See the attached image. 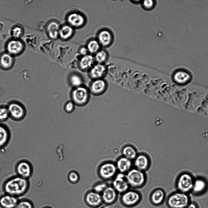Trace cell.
<instances>
[{"instance_id": "6da1fadb", "label": "cell", "mask_w": 208, "mask_h": 208, "mask_svg": "<svg viewBox=\"0 0 208 208\" xmlns=\"http://www.w3.org/2000/svg\"><path fill=\"white\" fill-rule=\"evenodd\" d=\"M30 187L29 179L16 175L7 179L4 182L2 188L4 193L18 198L25 195Z\"/></svg>"}, {"instance_id": "7a4b0ae2", "label": "cell", "mask_w": 208, "mask_h": 208, "mask_svg": "<svg viewBox=\"0 0 208 208\" xmlns=\"http://www.w3.org/2000/svg\"><path fill=\"white\" fill-rule=\"evenodd\" d=\"M125 175L130 188L133 189L142 187L146 182L147 177L144 171L135 168H132Z\"/></svg>"}, {"instance_id": "3957f363", "label": "cell", "mask_w": 208, "mask_h": 208, "mask_svg": "<svg viewBox=\"0 0 208 208\" xmlns=\"http://www.w3.org/2000/svg\"><path fill=\"white\" fill-rule=\"evenodd\" d=\"M191 201L188 194L177 191L168 196L166 204L169 208H186Z\"/></svg>"}, {"instance_id": "277c9868", "label": "cell", "mask_w": 208, "mask_h": 208, "mask_svg": "<svg viewBox=\"0 0 208 208\" xmlns=\"http://www.w3.org/2000/svg\"><path fill=\"white\" fill-rule=\"evenodd\" d=\"M9 118L13 120L19 122L23 120L27 114L25 105L20 101L15 100L9 101L6 105Z\"/></svg>"}, {"instance_id": "5b68a950", "label": "cell", "mask_w": 208, "mask_h": 208, "mask_svg": "<svg viewBox=\"0 0 208 208\" xmlns=\"http://www.w3.org/2000/svg\"><path fill=\"white\" fill-rule=\"evenodd\" d=\"M71 96L74 104L78 106H83L86 104L89 100V90L82 85L74 87L71 91Z\"/></svg>"}, {"instance_id": "8992f818", "label": "cell", "mask_w": 208, "mask_h": 208, "mask_svg": "<svg viewBox=\"0 0 208 208\" xmlns=\"http://www.w3.org/2000/svg\"><path fill=\"white\" fill-rule=\"evenodd\" d=\"M120 201L124 206L131 207L138 205L142 199L141 194L134 189H129L121 195Z\"/></svg>"}, {"instance_id": "52a82bcc", "label": "cell", "mask_w": 208, "mask_h": 208, "mask_svg": "<svg viewBox=\"0 0 208 208\" xmlns=\"http://www.w3.org/2000/svg\"><path fill=\"white\" fill-rule=\"evenodd\" d=\"M115 163L112 161L106 162L100 166L99 174L103 179L108 180L113 179L117 173Z\"/></svg>"}, {"instance_id": "ba28073f", "label": "cell", "mask_w": 208, "mask_h": 208, "mask_svg": "<svg viewBox=\"0 0 208 208\" xmlns=\"http://www.w3.org/2000/svg\"><path fill=\"white\" fill-rule=\"evenodd\" d=\"M194 182L193 178L191 175L186 173L181 174L177 181L178 191L188 194L192 192Z\"/></svg>"}, {"instance_id": "9c48e42d", "label": "cell", "mask_w": 208, "mask_h": 208, "mask_svg": "<svg viewBox=\"0 0 208 208\" xmlns=\"http://www.w3.org/2000/svg\"><path fill=\"white\" fill-rule=\"evenodd\" d=\"M17 175L23 178L29 179L33 173V167L31 163L26 160L19 161L15 167Z\"/></svg>"}, {"instance_id": "30bf717a", "label": "cell", "mask_w": 208, "mask_h": 208, "mask_svg": "<svg viewBox=\"0 0 208 208\" xmlns=\"http://www.w3.org/2000/svg\"><path fill=\"white\" fill-rule=\"evenodd\" d=\"M112 180L111 186L118 194L121 195L130 188L124 174L118 173Z\"/></svg>"}, {"instance_id": "8fae6325", "label": "cell", "mask_w": 208, "mask_h": 208, "mask_svg": "<svg viewBox=\"0 0 208 208\" xmlns=\"http://www.w3.org/2000/svg\"><path fill=\"white\" fill-rule=\"evenodd\" d=\"M5 48L7 52L14 56L21 54L24 49L25 45L21 40L13 38L7 42Z\"/></svg>"}, {"instance_id": "7c38bea8", "label": "cell", "mask_w": 208, "mask_h": 208, "mask_svg": "<svg viewBox=\"0 0 208 208\" xmlns=\"http://www.w3.org/2000/svg\"><path fill=\"white\" fill-rule=\"evenodd\" d=\"M133 162L134 168L144 172L149 169L151 164L150 158L144 153H138Z\"/></svg>"}, {"instance_id": "4fadbf2b", "label": "cell", "mask_w": 208, "mask_h": 208, "mask_svg": "<svg viewBox=\"0 0 208 208\" xmlns=\"http://www.w3.org/2000/svg\"><path fill=\"white\" fill-rule=\"evenodd\" d=\"M68 24L74 28H80L82 26L85 22L84 16L79 12H72L67 16Z\"/></svg>"}, {"instance_id": "5bb4252c", "label": "cell", "mask_w": 208, "mask_h": 208, "mask_svg": "<svg viewBox=\"0 0 208 208\" xmlns=\"http://www.w3.org/2000/svg\"><path fill=\"white\" fill-rule=\"evenodd\" d=\"M118 194L112 186H108L101 194L103 203L107 205L113 204L117 199Z\"/></svg>"}, {"instance_id": "9a60e30c", "label": "cell", "mask_w": 208, "mask_h": 208, "mask_svg": "<svg viewBox=\"0 0 208 208\" xmlns=\"http://www.w3.org/2000/svg\"><path fill=\"white\" fill-rule=\"evenodd\" d=\"M85 200L88 206L92 207H98L103 203L101 194L94 191L86 194Z\"/></svg>"}, {"instance_id": "2e32d148", "label": "cell", "mask_w": 208, "mask_h": 208, "mask_svg": "<svg viewBox=\"0 0 208 208\" xmlns=\"http://www.w3.org/2000/svg\"><path fill=\"white\" fill-rule=\"evenodd\" d=\"M118 173L125 174L132 168V160L123 156L119 157L115 163Z\"/></svg>"}, {"instance_id": "e0dca14e", "label": "cell", "mask_w": 208, "mask_h": 208, "mask_svg": "<svg viewBox=\"0 0 208 208\" xmlns=\"http://www.w3.org/2000/svg\"><path fill=\"white\" fill-rule=\"evenodd\" d=\"M106 88V83L101 79L93 80L90 84L89 90L93 94L99 95L105 92Z\"/></svg>"}, {"instance_id": "ac0fdd59", "label": "cell", "mask_w": 208, "mask_h": 208, "mask_svg": "<svg viewBox=\"0 0 208 208\" xmlns=\"http://www.w3.org/2000/svg\"><path fill=\"white\" fill-rule=\"evenodd\" d=\"M97 40L101 46L104 47H108L112 42L113 34L109 30L102 29L98 33Z\"/></svg>"}, {"instance_id": "d6986e66", "label": "cell", "mask_w": 208, "mask_h": 208, "mask_svg": "<svg viewBox=\"0 0 208 208\" xmlns=\"http://www.w3.org/2000/svg\"><path fill=\"white\" fill-rule=\"evenodd\" d=\"M166 199V193L162 189L158 188L152 191L150 196L151 203L153 205L158 206L162 204Z\"/></svg>"}, {"instance_id": "ffe728a7", "label": "cell", "mask_w": 208, "mask_h": 208, "mask_svg": "<svg viewBox=\"0 0 208 208\" xmlns=\"http://www.w3.org/2000/svg\"><path fill=\"white\" fill-rule=\"evenodd\" d=\"M19 200L18 198L4 193L0 196V206L2 208H14Z\"/></svg>"}, {"instance_id": "44dd1931", "label": "cell", "mask_w": 208, "mask_h": 208, "mask_svg": "<svg viewBox=\"0 0 208 208\" xmlns=\"http://www.w3.org/2000/svg\"><path fill=\"white\" fill-rule=\"evenodd\" d=\"M15 63L13 56L7 52H4L0 55V69L4 71L11 69Z\"/></svg>"}, {"instance_id": "7402d4cb", "label": "cell", "mask_w": 208, "mask_h": 208, "mask_svg": "<svg viewBox=\"0 0 208 208\" xmlns=\"http://www.w3.org/2000/svg\"><path fill=\"white\" fill-rule=\"evenodd\" d=\"M11 136V131L9 127L6 125L0 122V149L8 144Z\"/></svg>"}, {"instance_id": "603a6c76", "label": "cell", "mask_w": 208, "mask_h": 208, "mask_svg": "<svg viewBox=\"0 0 208 208\" xmlns=\"http://www.w3.org/2000/svg\"><path fill=\"white\" fill-rule=\"evenodd\" d=\"M106 69L102 64L94 65L89 71V75L93 80L101 79L104 76Z\"/></svg>"}, {"instance_id": "cb8c5ba5", "label": "cell", "mask_w": 208, "mask_h": 208, "mask_svg": "<svg viewBox=\"0 0 208 208\" xmlns=\"http://www.w3.org/2000/svg\"><path fill=\"white\" fill-rule=\"evenodd\" d=\"M60 26L58 22L55 20L49 22L46 26V31L48 37L55 40L59 37Z\"/></svg>"}, {"instance_id": "d4e9b609", "label": "cell", "mask_w": 208, "mask_h": 208, "mask_svg": "<svg viewBox=\"0 0 208 208\" xmlns=\"http://www.w3.org/2000/svg\"><path fill=\"white\" fill-rule=\"evenodd\" d=\"M94 58L91 55L83 56L79 61L78 66L83 71H89L94 65Z\"/></svg>"}, {"instance_id": "484cf974", "label": "cell", "mask_w": 208, "mask_h": 208, "mask_svg": "<svg viewBox=\"0 0 208 208\" xmlns=\"http://www.w3.org/2000/svg\"><path fill=\"white\" fill-rule=\"evenodd\" d=\"M74 32L72 27L68 24L64 25L60 27L59 37L62 40H66L72 36Z\"/></svg>"}, {"instance_id": "4316f807", "label": "cell", "mask_w": 208, "mask_h": 208, "mask_svg": "<svg viewBox=\"0 0 208 208\" xmlns=\"http://www.w3.org/2000/svg\"><path fill=\"white\" fill-rule=\"evenodd\" d=\"M121 153L122 156L131 160H133L138 154L136 149L130 145L124 146L122 149Z\"/></svg>"}, {"instance_id": "83f0119b", "label": "cell", "mask_w": 208, "mask_h": 208, "mask_svg": "<svg viewBox=\"0 0 208 208\" xmlns=\"http://www.w3.org/2000/svg\"><path fill=\"white\" fill-rule=\"evenodd\" d=\"M206 187L205 181L201 179H197L194 182L191 192L194 195H200L205 191Z\"/></svg>"}, {"instance_id": "f1b7e54d", "label": "cell", "mask_w": 208, "mask_h": 208, "mask_svg": "<svg viewBox=\"0 0 208 208\" xmlns=\"http://www.w3.org/2000/svg\"><path fill=\"white\" fill-rule=\"evenodd\" d=\"M101 46L97 39H93L88 42L86 47L89 52L94 54L100 50Z\"/></svg>"}, {"instance_id": "f546056e", "label": "cell", "mask_w": 208, "mask_h": 208, "mask_svg": "<svg viewBox=\"0 0 208 208\" xmlns=\"http://www.w3.org/2000/svg\"><path fill=\"white\" fill-rule=\"evenodd\" d=\"M69 80L71 85L74 88L83 85V79L78 74L76 73L72 74L70 76Z\"/></svg>"}, {"instance_id": "4dcf8cb0", "label": "cell", "mask_w": 208, "mask_h": 208, "mask_svg": "<svg viewBox=\"0 0 208 208\" xmlns=\"http://www.w3.org/2000/svg\"><path fill=\"white\" fill-rule=\"evenodd\" d=\"M14 208H34V205L31 200L24 198L19 200Z\"/></svg>"}, {"instance_id": "1f68e13d", "label": "cell", "mask_w": 208, "mask_h": 208, "mask_svg": "<svg viewBox=\"0 0 208 208\" xmlns=\"http://www.w3.org/2000/svg\"><path fill=\"white\" fill-rule=\"evenodd\" d=\"M108 57L107 52L104 50H101L95 54L94 59L98 63L102 64L107 60Z\"/></svg>"}, {"instance_id": "d6a6232c", "label": "cell", "mask_w": 208, "mask_h": 208, "mask_svg": "<svg viewBox=\"0 0 208 208\" xmlns=\"http://www.w3.org/2000/svg\"><path fill=\"white\" fill-rule=\"evenodd\" d=\"M9 118V115L7 105H0V122H5Z\"/></svg>"}, {"instance_id": "836d02e7", "label": "cell", "mask_w": 208, "mask_h": 208, "mask_svg": "<svg viewBox=\"0 0 208 208\" xmlns=\"http://www.w3.org/2000/svg\"><path fill=\"white\" fill-rule=\"evenodd\" d=\"M10 32L13 38H19L23 34V30L20 26H15L13 27Z\"/></svg>"}, {"instance_id": "e575fe53", "label": "cell", "mask_w": 208, "mask_h": 208, "mask_svg": "<svg viewBox=\"0 0 208 208\" xmlns=\"http://www.w3.org/2000/svg\"><path fill=\"white\" fill-rule=\"evenodd\" d=\"M108 186L107 184L105 182H100L94 186L93 191L99 194L102 193Z\"/></svg>"}, {"instance_id": "d590c367", "label": "cell", "mask_w": 208, "mask_h": 208, "mask_svg": "<svg viewBox=\"0 0 208 208\" xmlns=\"http://www.w3.org/2000/svg\"><path fill=\"white\" fill-rule=\"evenodd\" d=\"M154 1L153 0H145L143 1L142 6L145 9L147 10H150L154 7Z\"/></svg>"}, {"instance_id": "8d00e7d4", "label": "cell", "mask_w": 208, "mask_h": 208, "mask_svg": "<svg viewBox=\"0 0 208 208\" xmlns=\"http://www.w3.org/2000/svg\"><path fill=\"white\" fill-rule=\"evenodd\" d=\"M68 177L69 180L73 183L77 182L79 179L78 174L75 171L70 172L69 175Z\"/></svg>"}, {"instance_id": "74e56055", "label": "cell", "mask_w": 208, "mask_h": 208, "mask_svg": "<svg viewBox=\"0 0 208 208\" xmlns=\"http://www.w3.org/2000/svg\"><path fill=\"white\" fill-rule=\"evenodd\" d=\"M74 103L71 101L67 102L65 106V111L67 112H72L74 108Z\"/></svg>"}, {"instance_id": "f35d334b", "label": "cell", "mask_w": 208, "mask_h": 208, "mask_svg": "<svg viewBox=\"0 0 208 208\" xmlns=\"http://www.w3.org/2000/svg\"><path fill=\"white\" fill-rule=\"evenodd\" d=\"M88 52L86 47L84 46L81 47L79 50L80 54L83 56L88 54Z\"/></svg>"}, {"instance_id": "ab89813d", "label": "cell", "mask_w": 208, "mask_h": 208, "mask_svg": "<svg viewBox=\"0 0 208 208\" xmlns=\"http://www.w3.org/2000/svg\"><path fill=\"white\" fill-rule=\"evenodd\" d=\"M186 208H199L198 204L195 202L191 201Z\"/></svg>"}, {"instance_id": "60d3db41", "label": "cell", "mask_w": 208, "mask_h": 208, "mask_svg": "<svg viewBox=\"0 0 208 208\" xmlns=\"http://www.w3.org/2000/svg\"><path fill=\"white\" fill-rule=\"evenodd\" d=\"M43 208H51L48 207H44Z\"/></svg>"}]
</instances>
